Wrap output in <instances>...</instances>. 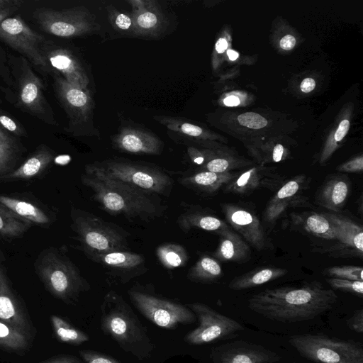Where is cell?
Masks as SVG:
<instances>
[{"mask_svg":"<svg viewBox=\"0 0 363 363\" xmlns=\"http://www.w3.org/2000/svg\"><path fill=\"white\" fill-rule=\"evenodd\" d=\"M244 163L235 162L232 158L228 157H215L210 159L202 166V171H208L215 173L230 172V170L238 168Z\"/></svg>","mask_w":363,"mask_h":363,"instance_id":"obj_38","label":"cell"},{"mask_svg":"<svg viewBox=\"0 0 363 363\" xmlns=\"http://www.w3.org/2000/svg\"><path fill=\"white\" fill-rule=\"evenodd\" d=\"M225 105L228 106H235L240 104V99L235 96H229L223 101Z\"/></svg>","mask_w":363,"mask_h":363,"instance_id":"obj_56","label":"cell"},{"mask_svg":"<svg viewBox=\"0 0 363 363\" xmlns=\"http://www.w3.org/2000/svg\"><path fill=\"white\" fill-rule=\"evenodd\" d=\"M136 308L149 320L165 329L195 322L196 315L188 307L136 291L129 292Z\"/></svg>","mask_w":363,"mask_h":363,"instance_id":"obj_8","label":"cell"},{"mask_svg":"<svg viewBox=\"0 0 363 363\" xmlns=\"http://www.w3.org/2000/svg\"><path fill=\"white\" fill-rule=\"evenodd\" d=\"M337 169L340 172L345 173L362 172L363 170V158L362 156H359L341 164Z\"/></svg>","mask_w":363,"mask_h":363,"instance_id":"obj_43","label":"cell"},{"mask_svg":"<svg viewBox=\"0 0 363 363\" xmlns=\"http://www.w3.org/2000/svg\"><path fill=\"white\" fill-rule=\"evenodd\" d=\"M0 127L9 133L21 136L24 130L13 118L0 111Z\"/></svg>","mask_w":363,"mask_h":363,"instance_id":"obj_42","label":"cell"},{"mask_svg":"<svg viewBox=\"0 0 363 363\" xmlns=\"http://www.w3.org/2000/svg\"><path fill=\"white\" fill-rule=\"evenodd\" d=\"M350 128V122L347 119H344L340 122L339 126L335 133L334 138L336 142L341 141L346 135Z\"/></svg>","mask_w":363,"mask_h":363,"instance_id":"obj_48","label":"cell"},{"mask_svg":"<svg viewBox=\"0 0 363 363\" xmlns=\"http://www.w3.org/2000/svg\"><path fill=\"white\" fill-rule=\"evenodd\" d=\"M220 237L215 257L221 262H244L250 257L251 250L238 234L230 228L218 233Z\"/></svg>","mask_w":363,"mask_h":363,"instance_id":"obj_21","label":"cell"},{"mask_svg":"<svg viewBox=\"0 0 363 363\" xmlns=\"http://www.w3.org/2000/svg\"><path fill=\"white\" fill-rule=\"evenodd\" d=\"M338 300L333 289L318 281L298 286L267 289L252 295L248 308L267 319L291 323L313 320L331 310Z\"/></svg>","mask_w":363,"mask_h":363,"instance_id":"obj_1","label":"cell"},{"mask_svg":"<svg viewBox=\"0 0 363 363\" xmlns=\"http://www.w3.org/2000/svg\"><path fill=\"white\" fill-rule=\"evenodd\" d=\"M347 325L350 330L357 333H363V309L359 308L355 311L347 319Z\"/></svg>","mask_w":363,"mask_h":363,"instance_id":"obj_44","label":"cell"},{"mask_svg":"<svg viewBox=\"0 0 363 363\" xmlns=\"http://www.w3.org/2000/svg\"><path fill=\"white\" fill-rule=\"evenodd\" d=\"M350 186L351 183L347 176H332L318 189L315 201L325 208L338 213L347 201Z\"/></svg>","mask_w":363,"mask_h":363,"instance_id":"obj_20","label":"cell"},{"mask_svg":"<svg viewBox=\"0 0 363 363\" xmlns=\"http://www.w3.org/2000/svg\"><path fill=\"white\" fill-rule=\"evenodd\" d=\"M16 69L17 100L18 106L28 113L50 125L55 121L52 109L44 95L43 85L26 59L23 58Z\"/></svg>","mask_w":363,"mask_h":363,"instance_id":"obj_9","label":"cell"},{"mask_svg":"<svg viewBox=\"0 0 363 363\" xmlns=\"http://www.w3.org/2000/svg\"><path fill=\"white\" fill-rule=\"evenodd\" d=\"M227 54L230 60H235L239 56L238 52L232 50H228Z\"/></svg>","mask_w":363,"mask_h":363,"instance_id":"obj_57","label":"cell"},{"mask_svg":"<svg viewBox=\"0 0 363 363\" xmlns=\"http://www.w3.org/2000/svg\"><path fill=\"white\" fill-rule=\"evenodd\" d=\"M101 328L121 349L143 360L150 357L155 347L145 327L120 295L108 292L101 306Z\"/></svg>","mask_w":363,"mask_h":363,"instance_id":"obj_2","label":"cell"},{"mask_svg":"<svg viewBox=\"0 0 363 363\" xmlns=\"http://www.w3.org/2000/svg\"><path fill=\"white\" fill-rule=\"evenodd\" d=\"M42 52L48 65L61 73L72 85L83 89L86 79L79 63L66 49L60 48H42Z\"/></svg>","mask_w":363,"mask_h":363,"instance_id":"obj_18","label":"cell"},{"mask_svg":"<svg viewBox=\"0 0 363 363\" xmlns=\"http://www.w3.org/2000/svg\"><path fill=\"white\" fill-rule=\"evenodd\" d=\"M107 177L135 186L144 192L162 194L171 184V179L160 169L135 164L109 161L96 165Z\"/></svg>","mask_w":363,"mask_h":363,"instance_id":"obj_10","label":"cell"},{"mask_svg":"<svg viewBox=\"0 0 363 363\" xmlns=\"http://www.w3.org/2000/svg\"><path fill=\"white\" fill-rule=\"evenodd\" d=\"M323 273L330 278L363 281V269L359 266H334L325 268Z\"/></svg>","mask_w":363,"mask_h":363,"instance_id":"obj_37","label":"cell"},{"mask_svg":"<svg viewBox=\"0 0 363 363\" xmlns=\"http://www.w3.org/2000/svg\"><path fill=\"white\" fill-rule=\"evenodd\" d=\"M187 306L199 322V326L188 333L184 338L189 344L200 345L231 338L245 330L240 323L206 304L197 302Z\"/></svg>","mask_w":363,"mask_h":363,"instance_id":"obj_7","label":"cell"},{"mask_svg":"<svg viewBox=\"0 0 363 363\" xmlns=\"http://www.w3.org/2000/svg\"><path fill=\"white\" fill-rule=\"evenodd\" d=\"M306 184V177L303 175L294 177L283 184L269 200L264 211V220L273 224L293 203L301 199L302 191Z\"/></svg>","mask_w":363,"mask_h":363,"instance_id":"obj_17","label":"cell"},{"mask_svg":"<svg viewBox=\"0 0 363 363\" xmlns=\"http://www.w3.org/2000/svg\"><path fill=\"white\" fill-rule=\"evenodd\" d=\"M137 22L140 27L149 29L157 24V17L155 13L150 11H147L138 16Z\"/></svg>","mask_w":363,"mask_h":363,"instance_id":"obj_45","label":"cell"},{"mask_svg":"<svg viewBox=\"0 0 363 363\" xmlns=\"http://www.w3.org/2000/svg\"><path fill=\"white\" fill-rule=\"evenodd\" d=\"M294 223L301 227L308 233L325 240H335L337 247L355 257L362 258L355 251L344 245L343 238L338 229L322 213L311 212L294 216Z\"/></svg>","mask_w":363,"mask_h":363,"instance_id":"obj_19","label":"cell"},{"mask_svg":"<svg viewBox=\"0 0 363 363\" xmlns=\"http://www.w3.org/2000/svg\"><path fill=\"white\" fill-rule=\"evenodd\" d=\"M28 335L0 319V347L21 352L28 348Z\"/></svg>","mask_w":363,"mask_h":363,"instance_id":"obj_33","label":"cell"},{"mask_svg":"<svg viewBox=\"0 0 363 363\" xmlns=\"http://www.w3.org/2000/svg\"><path fill=\"white\" fill-rule=\"evenodd\" d=\"M325 281L333 289L362 297L363 281H352L339 278H328Z\"/></svg>","mask_w":363,"mask_h":363,"instance_id":"obj_39","label":"cell"},{"mask_svg":"<svg viewBox=\"0 0 363 363\" xmlns=\"http://www.w3.org/2000/svg\"><path fill=\"white\" fill-rule=\"evenodd\" d=\"M178 225L185 231L194 228L218 233L229 228L227 223L211 215L201 213H186L180 216Z\"/></svg>","mask_w":363,"mask_h":363,"instance_id":"obj_30","label":"cell"},{"mask_svg":"<svg viewBox=\"0 0 363 363\" xmlns=\"http://www.w3.org/2000/svg\"><path fill=\"white\" fill-rule=\"evenodd\" d=\"M32 225L0 203V236L8 238L21 237Z\"/></svg>","mask_w":363,"mask_h":363,"instance_id":"obj_32","label":"cell"},{"mask_svg":"<svg viewBox=\"0 0 363 363\" xmlns=\"http://www.w3.org/2000/svg\"><path fill=\"white\" fill-rule=\"evenodd\" d=\"M0 40L34 65L48 69L41 48L44 38L33 30L19 16L8 17L0 23Z\"/></svg>","mask_w":363,"mask_h":363,"instance_id":"obj_11","label":"cell"},{"mask_svg":"<svg viewBox=\"0 0 363 363\" xmlns=\"http://www.w3.org/2000/svg\"><path fill=\"white\" fill-rule=\"evenodd\" d=\"M227 223L238 232L247 244L260 251L267 246V239L257 216L250 210L232 203L222 205Z\"/></svg>","mask_w":363,"mask_h":363,"instance_id":"obj_14","label":"cell"},{"mask_svg":"<svg viewBox=\"0 0 363 363\" xmlns=\"http://www.w3.org/2000/svg\"><path fill=\"white\" fill-rule=\"evenodd\" d=\"M156 254L162 265L169 269L181 267L188 260V255L184 247L177 244L160 245L157 247Z\"/></svg>","mask_w":363,"mask_h":363,"instance_id":"obj_35","label":"cell"},{"mask_svg":"<svg viewBox=\"0 0 363 363\" xmlns=\"http://www.w3.org/2000/svg\"><path fill=\"white\" fill-rule=\"evenodd\" d=\"M234 172L215 173L201 171L191 176L182 179L181 183L186 186L196 189L206 193L217 191L223 186L236 177Z\"/></svg>","mask_w":363,"mask_h":363,"instance_id":"obj_28","label":"cell"},{"mask_svg":"<svg viewBox=\"0 0 363 363\" xmlns=\"http://www.w3.org/2000/svg\"><path fill=\"white\" fill-rule=\"evenodd\" d=\"M283 181L282 176L262 167H253L237 174L225 186V191L235 194H248L262 188L274 189Z\"/></svg>","mask_w":363,"mask_h":363,"instance_id":"obj_16","label":"cell"},{"mask_svg":"<svg viewBox=\"0 0 363 363\" xmlns=\"http://www.w3.org/2000/svg\"><path fill=\"white\" fill-rule=\"evenodd\" d=\"M0 250V319L28 335L30 326L6 274Z\"/></svg>","mask_w":363,"mask_h":363,"instance_id":"obj_15","label":"cell"},{"mask_svg":"<svg viewBox=\"0 0 363 363\" xmlns=\"http://www.w3.org/2000/svg\"><path fill=\"white\" fill-rule=\"evenodd\" d=\"M223 275L218 262L209 256L201 257L189 270L187 277L192 281L211 283Z\"/></svg>","mask_w":363,"mask_h":363,"instance_id":"obj_31","label":"cell"},{"mask_svg":"<svg viewBox=\"0 0 363 363\" xmlns=\"http://www.w3.org/2000/svg\"><path fill=\"white\" fill-rule=\"evenodd\" d=\"M34 269L46 289L67 303L77 301L81 293L89 289L76 265L56 247L42 250L35 261Z\"/></svg>","mask_w":363,"mask_h":363,"instance_id":"obj_4","label":"cell"},{"mask_svg":"<svg viewBox=\"0 0 363 363\" xmlns=\"http://www.w3.org/2000/svg\"><path fill=\"white\" fill-rule=\"evenodd\" d=\"M210 358L214 363H277L281 357L261 345L235 340L213 347Z\"/></svg>","mask_w":363,"mask_h":363,"instance_id":"obj_12","label":"cell"},{"mask_svg":"<svg viewBox=\"0 0 363 363\" xmlns=\"http://www.w3.org/2000/svg\"><path fill=\"white\" fill-rule=\"evenodd\" d=\"M93 259L120 273L129 274L138 269L144 263V258L139 254L128 251H113L101 254H92Z\"/></svg>","mask_w":363,"mask_h":363,"instance_id":"obj_24","label":"cell"},{"mask_svg":"<svg viewBox=\"0 0 363 363\" xmlns=\"http://www.w3.org/2000/svg\"><path fill=\"white\" fill-rule=\"evenodd\" d=\"M42 363H84L73 355L63 354L55 357Z\"/></svg>","mask_w":363,"mask_h":363,"instance_id":"obj_47","label":"cell"},{"mask_svg":"<svg viewBox=\"0 0 363 363\" xmlns=\"http://www.w3.org/2000/svg\"><path fill=\"white\" fill-rule=\"evenodd\" d=\"M116 26L123 30L128 29L131 25L130 18L125 14H119L116 19Z\"/></svg>","mask_w":363,"mask_h":363,"instance_id":"obj_50","label":"cell"},{"mask_svg":"<svg viewBox=\"0 0 363 363\" xmlns=\"http://www.w3.org/2000/svg\"><path fill=\"white\" fill-rule=\"evenodd\" d=\"M118 147L131 153L157 154L160 142L151 135L135 130H127L118 139Z\"/></svg>","mask_w":363,"mask_h":363,"instance_id":"obj_29","label":"cell"},{"mask_svg":"<svg viewBox=\"0 0 363 363\" xmlns=\"http://www.w3.org/2000/svg\"><path fill=\"white\" fill-rule=\"evenodd\" d=\"M0 203L32 224L46 226L51 223V218L48 213L30 201L0 194Z\"/></svg>","mask_w":363,"mask_h":363,"instance_id":"obj_25","label":"cell"},{"mask_svg":"<svg viewBox=\"0 0 363 363\" xmlns=\"http://www.w3.org/2000/svg\"><path fill=\"white\" fill-rule=\"evenodd\" d=\"M238 121L240 125L252 129H260L267 125L266 118L253 112H247L239 115Z\"/></svg>","mask_w":363,"mask_h":363,"instance_id":"obj_40","label":"cell"},{"mask_svg":"<svg viewBox=\"0 0 363 363\" xmlns=\"http://www.w3.org/2000/svg\"><path fill=\"white\" fill-rule=\"evenodd\" d=\"M16 153V141L10 133L0 127V177L10 172Z\"/></svg>","mask_w":363,"mask_h":363,"instance_id":"obj_36","label":"cell"},{"mask_svg":"<svg viewBox=\"0 0 363 363\" xmlns=\"http://www.w3.org/2000/svg\"><path fill=\"white\" fill-rule=\"evenodd\" d=\"M288 270L274 267H258L237 276L229 283L228 287L235 291L257 287L285 276Z\"/></svg>","mask_w":363,"mask_h":363,"instance_id":"obj_23","label":"cell"},{"mask_svg":"<svg viewBox=\"0 0 363 363\" xmlns=\"http://www.w3.org/2000/svg\"><path fill=\"white\" fill-rule=\"evenodd\" d=\"M50 320L57 339L65 343L80 345L89 341L88 335L72 326L60 316L52 315Z\"/></svg>","mask_w":363,"mask_h":363,"instance_id":"obj_34","label":"cell"},{"mask_svg":"<svg viewBox=\"0 0 363 363\" xmlns=\"http://www.w3.org/2000/svg\"><path fill=\"white\" fill-rule=\"evenodd\" d=\"M284 153V146L281 144H277L272 152V160L274 162H279L282 160Z\"/></svg>","mask_w":363,"mask_h":363,"instance_id":"obj_51","label":"cell"},{"mask_svg":"<svg viewBox=\"0 0 363 363\" xmlns=\"http://www.w3.org/2000/svg\"><path fill=\"white\" fill-rule=\"evenodd\" d=\"M289 342L301 357L315 363H363L362 345L354 340L304 333L290 336Z\"/></svg>","mask_w":363,"mask_h":363,"instance_id":"obj_5","label":"cell"},{"mask_svg":"<svg viewBox=\"0 0 363 363\" xmlns=\"http://www.w3.org/2000/svg\"><path fill=\"white\" fill-rule=\"evenodd\" d=\"M72 227L89 255L101 254L126 249V240L111 223L83 210L71 211Z\"/></svg>","mask_w":363,"mask_h":363,"instance_id":"obj_6","label":"cell"},{"mask_svg":"<svg viewBox=\"0 0 363 363\" xmlns=\"http://www.w3.org/2000/svg\"><path fill=\"white\" fill-rule=\"evenodd\" d=\"M296 44V39L291 35L284 36L280 40V47L285 50H290L294 48Z\"/></svg>","mask_w":363,"mask_h":363,"instance_id":"obj_49","label":"cell"},{"mask_svg":"<svg viewBox=\"0 0 363 363\" xmlns=\"http://www.w3.org/2000/svg\"><path fill=\"white\" fill-rule=\"evenodd\" d=\"M18 7H10L0 10V23L8 18L11 13L18 9Z\"/></svg>","mask_w":363,"mask_h":363,"instance_id":"obj_54","label":"cell"},{"mask_svg":"<svg viewBox=\"0 0 363 363\" xmlns=\"http://www.w3.org/2000/svg\"><path fill=\"white\" fill-rule=\"evenodd\" d=\"M81 181L91 189L94 200L110 214L134 218L151 216L157 212L145 192L107 177L96 165H88Z\"/></svg>","mask_w":363,"mask_h":363,"instance_id":"obj_3","label":"cell"},{"mask_svg":"<svg viewBox=\"0 0 363 363\" xmlns=\"http://www.w3.org/2000/svg\"><path fill=\"white\" fill-rule=\"evenodd\" d=\"M228 47V43L225 39L220 38L216 44V50L218 53L223 52Z\"/></svg>","mask_w":363,"mask_h":363,"instance_id":"obj_55","label":"cell"},{"mask_svg":"<svg viewBox=\"0 0 363 363\" xmlns=\"http://www.w3.org/2000/svg\"><path fill=\"white\" fill-rule=\"evenodd\" d=\"M23 1L21 0H0V10L10 8L19 7Z\"/></svg>","mask_w":363,"mask_h":363,"instance_id":"obj_53","label":"cell"},{"mask_svg":"<svg viewBox=\"0 0 363 363\" xmlns=\"http://www.w3.org/2000/svg\"><path fill=\"white\" fill-rule=\"evenodd\" d=\"M79 353L85 363H121L111 357L94 350H79Z\"/></svg>","mask_w":363,"mask_h":363,"instance_id":"obj_41","label":"cell"},{"mask_svg":"<svg viewBox=\"0 0 363 363\" xmlns=\"http://www.w3.org/2000/svg\"><path fill=\"white\" fill-rule=\"evenodd\" d=\"M175 125L177 127L175 128L176 130H179V131L189 136L199 137L203 133V130L200 127L191 123H183Z\"/></svg>","mask_w":363,"mask_h":363,"instance_id":"obj_46","label":"cell"},{"mask_svg":"<svg viewBox=\"0 0 363 363\" xmlns=\"http://www.w3.org/2000/svg\"><path fill=\"white\" fill-rule=\"evenodd\" d=\"M55 86L58 98L72 116H82L85 112L89 98L83 89L60 77H55Z\"/></svg>","mask_w":363,"mask_h":363,"instance_id":"obj_26","label":"cell"},{"mask_svg":"<svg viewBox=\"0 0 363 363\" xmlns=\"http://www.w3.org/2000/svg\"><path fill=\"white\" fill-rule=\"evenodd\" d=\"M341 233L344 245L363 256V232L362 227L352 220L332 213H321Z\"/></svg>","mask_w":363,"mask_h":363,"instance_id":"obj_27","label":"cell"},{"mask_svg":"<svg viewBox=\"0 0 363 363\" xmlns=\"http://www.w3.org/2000/svg\"><path fill=\"white\" fill-rule=\"evenodd\" d=\"M53 154L46 147H39L21 166L2 176L4 180H28L45 171L53 160Z\"/></svg>","mask_w":363,"mask_h":363,"instance_id":"obj_22","label":"cell"},{"mask_svg":"<svg viewBox=\"0 0 363 363\" xmlns=\"http://www.w3.org/2000/svg\"><path fill=\"white\" fill-rule=\"evenodd\" d=\"M34 16L43 30L58 37L78 35L88 28L84 14L78 9L59 11L41 7L35 11Z\"/></svg>","mask_w":363,"mask_h":363,"instance_id":"obj_13","label":"cell"},{"mask_svg":"<svg viewBox=\"0 0 363 363\" xmlns=\"http://www.w3.org/2000/svg\"><path fill=\"white\" fill-rule=\"evenodd\" d=\"M315 82L312 78L304 79L301 84V90L304 93H308L314 89Z\"/></svg>","mask_w":363,"mask_h":363,"instance_id":"obj_52","label":"cell"}]
</instances>
